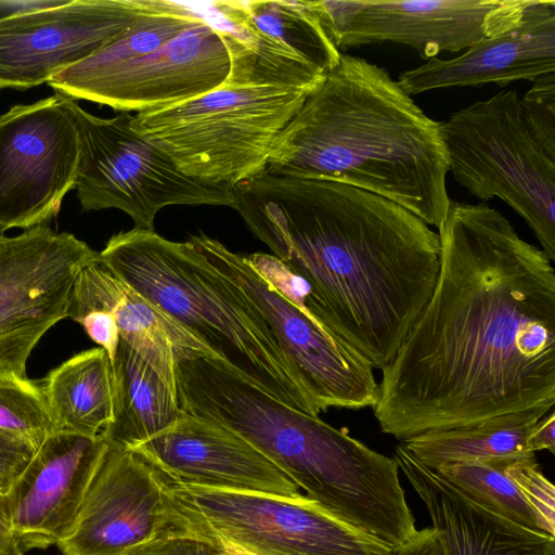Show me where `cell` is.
<instances>
[{
	"mask_svg": "<svg viewBox=\"0 0 555 555\" xmlns=\"http://www.w3.org/2000/svg\"><path fill=\"white\" fill-rule=\"evenodd\" d=\"M433 294L382 370L374 416L405 440L555 403V270L485 203L451 201Z\"/></svg>",
	"mask_w": 555,
	"mask_h": 555,
	"instance_id": "cell-1",
	"label": "cell"
},
{
	"mask_svg": "<svg viewBox=\"0 0 555 555\" xmlns=\"http://www.w3.org/2000/svg\"><path fill=\"white\" fill-rule=\"evenodd\" d=\"M250 232L306 282L291 301L383 370L429 300L438 233L385 197L269 172L232 188Z\"/></svg>",
	"mask_w": 555,
	"mask_h": 555,
	"instance_id": "cell-2",
	"label": "cell"
},
{
	"mask_svg": "<svg viewBox=\"0 0 555 555\" xmlns=\"http://www.w3.org/2000/svg\"><path fill=\"white\" fill-rule=\"evenodd\" d=\"M266 169L374 193L437 229L451 202L440 122L386 69L345 53L280 133Z\"/></svg>",
	"mask_w": 555,
	"mask_h": 555,
	"instance_id": "cell-3",
	"label": "cell"
},
{
	"mask_svg": "<svg viewBox=\"0 0 555 555\" xmlns=\"http://www.w3.org/2000/svg\"><path fill=\"white\" fill-rule=\"evenodd\" d=\"M99 254L111 272L238 376L293 409L320 415L260 311L189 240L134 227L111 236Z\"/></svg>",
	"mask_w": 555,
	"mask_h": 555,
	"instance_id": "cell-4",
	"label": "cell"
},
{
	"mask_svg": "<svg viewBox=\"0 0 555 555\" xmlns=\"http://www.w3.org/2000/svg\"><path fill=\"white\" fill-rule=\"evenodd\" d=\"M230 428L250 442L320 507L391 548L416 533L397 461L322 421L251 390Z\"/></svg>",
	"mask_w": 555,
	"mask_h": 555,
	"instance_id": "cell-5",
	"label": "cell"
},
{
	"mask_svg": "<svg viewBox=\"0 0 555 555\" xmlns=\"http://www.w3.org/2000/svg\"><path fill=\"white\" fill-rule=\"evenodd\" d=\"M312 92L285 86H229L133 115L132 127L184 176L233 188L261 173L273 145Z\"/></svg>",
	"mask_w": 555,
	"mask_h": 555,
	"instance_id": "cell-6",
	"label": "cell"
},
{
	"mask_svg": "<svg viewBox=\"0 0 555 555\" xmlns=\"http://www.w3.org/2000/svg\"><path fill=\"white\" fill-rule=\"evenodd\" d=\"M440 127L456 182L481 203L505 202L555 261V157L530 131L517 92L477 101Z\"/></svg>",
	"mask_w": 555,
	"mask_h": 555,
	"instance_id": "cell-7",
	"label": "cell"
},
{
	"mask_svg": "<svg viewBox=\"0 0 555 555\" xmlns=\"http://www.w3.org/2000/svg\"><path fill=\"white\" fill-rule=\"evenodd\" d=\"M81 155L75 189L85 211L116 208L135 228L154 230L156 214L171 205L236 207L231 186L181 173L158 147L132 127L133 115L94 116L77 103Z\"/></svg>",
	"mask_w": 555,
	"mask_h": 555,
	"instance_id": "cell-8",
	"label": "cell"
},
{
	"mask_svg": "<svg viewBox=\"0 0 555 555\" xmlns=\"http://www.w3.org/2000/svg\"><path fill=\"white\" fill-rule=\"evenodd\" d=\"M165 477L194 532L223 535L258 555H391L395 550L306 495L212 489Z\"/></svg>",
	"mask_w": 555,
	"mask_h": 555,
	"instance_id": "cell-9",
	"label": "cell"
},
{
	"mask_svg": "<svg viewBox=\"0 0 555 555\" xmlns=\"http://www.w3.org/2000/svg\"><path fill=\"white\" fill-rule=\"evenodd\" d=\"M189 241L254 302L320 413L374 408L379 385L373 365L359 351L286 299L246 256L204 233Z\"/></svg>",
	"mask_w": 555,
	"mask_h": 555,
	"instance_id": "cell-10",
	"label": "cell"
},
{
	"mask_svg": "<svg viewBox=\"0 0 555 555\" xmlns=\"http://www.w3.org/2000/svg\"><path fill=\"white\" fill-rule=\"evenodd\" d=\"M65 95L11 107L0 116V231L47 224L75 189L81 131Z\"/></svg>",
	"mask_w": 555,
	"mask_h": 555,
	"instance_id": "cell-11",
	"label": "cell"
},
{
	"mask_svg": "<svg viewBox=\"0 0 555 555\" xmlns=\"http://www.w3.org/2000/svg\"><path fill=\"white\" fill-rule=\"evenodd\" d=\"M530 0H319L321 22L339 51L392 42L424 60L459 52L513 28Z\"/></svg>",
	"mask_w": 555,
	"mask_h": 555,
	"instance_id": "cell-12",
	"label": "cell"
},
{
	"mask_svg": "<svg viewBox=\"0 0 555 555\" xmlns=\"http://www.w3.org/2000/svg\"><path fill=\"white\" fill-rule=\"evenodd\" d=\"M172 532L194 531L165 475L137 452L108 446L74 526L56 545L63 555H120Z\"/></svg>",
	"mask_w": 555,
	"mask_h": 555,
	"instance_id": "cell-13",
	"label": "cell"
},
{
	"mask_svg": "<svg viewBox=\"0 0 555 555\" xmlns=\"http://www.w3.org/2000/svg\"><path fill=\"white\" fill-rule=\"evenodd\" d=\"M157 0H68L0 20V90H25L118 38Z\"/></svg>",
	"mask_w": 555,
	"mask_h": 555,
	"instance_id": "cell-14",
	"label": "cell"
},
{
	"mask_svg": "<svg viewBox=\"0 0 555 555\" xmlns=\"http://www.w3.org/2000/svg\"><path fill=\"white\" fill-rule=\"evenodd\" d=\"M229 69L222 29L204 17L156 51L62 95L139 114L206 94L224 83Z\"/></svg>",
	"mask_w": 555,
	"mask_h": 555,
	"instance_id": "cell-15",
	"label": "cell"
},
{
	"mask_svg": "<svg viewBox=\"0 0 555 555\" xmlns=\"http://www.w3.org/2000/svg\"><path fill=\"white\" fill-rule=\"evenodd\" d=\"M108 449L100 435H50L4 495L25 552L57 544L74 526Z\"/></svg>",
	"mask_w": 555,
	"mask_h": 555,
	"instance_id": "cell-16",
	"label": "cell"
},
{
	"mask_svg": "<svg viewBox=\"0 0 555 555\" xmlns=\"http://www.w3.org/2000/svg\"><path fill=\"white\" fill-rule=\"evenodd\" d=\"M130 450L179 483L302 496L299 487L246 439L182 411L172 426Z\"/></svg>",
	"mask_w": 555,
	"mask_h": 555,
	"instance_id": "cell-17",
	"label": "cell"
},
{
	"mask_svg": "<svg viewBox=\"0 0 555 555\" xmlns=\"http://www.w3.org/2000/svg\"><path fill=\"white\" fill-rule=\"evenodd\" d=\"M99 251L68 232L47 224L0 240V336L33 328L49 331L67 315L78 272Z\"/></svg>",
	"mask_w": 555,
	"mask_h": 555,
	"instance_id": "cell-18",
	"label": "cell"
},
{
	"mask_svg": "<svg viewBox=\"0 0 555 555\" xmlns=\"http://www.w3.org/2000/svg\"><path fill=\"white\" fill-rule=\"evenodd\" d=\"M555 73V1L530 0L509 30L483 40L459 56L433 57L400 74L411 96L437 89L534 81Z\"/></svg>",
	"mask_w": 555,
	"mask_h": 555,
	"instance_id": "cell-19",
	"label": "cell"
},
{
	"mask_svg": "<svg viewBox=\"0 0 555 555\" xmlns=\"http://www.w3.org/2000/svg\"><path fill=\"white\" fill-rule=\"evenodd\" d=\"M393 459L425 504L448 555H555V537L520 527L476 504L402 443Z\"/></svg>",
	"mask_w": 555,
	"mask_h": 555,
	"instance_id": "cell-20",
	"label": "cell"
},
{
	"mask_svg": "<svg viewBox=\"0 0 555 555\" xmlns=\"http://www.w3.org/2000/svg\"><path fill=\"white\" fill-rule=\"evenodd\" d=\"M90 311L112 312L120 339L141 353L159 354L177 362L201 356L216 359L196 337L111 272L100 259L78 272L66 318L77 322Z\"/></svg>",
	"mask_w": 555,
	"mask_h": 555,
	"instance_id": "cell-21",
	"label": "cell"
},
{
	"mask_svg": "<svg viewBox=\"0 0 555 555\" xmlns=\"http://www.w3.org/2000/svg\"><path fill=\"white\" fill-rule=\"evenodd\" d=\"M177 361L141 353L120 339L113 369V417L101 431L108 446L132 449L172 426L181 414Z\"/></svg>",
	"mask_w": 555,
	"mask_h": 555,
	"instance_id": "cell-22",
	"label": "cell"
},
{
	"mask_svg": "<svg viewBox=\"0 0 555 555\" xmlns=\"http://www.w3.org/2000/svg\"><path fill=\"white\" fill-rule=\"evenodd\" d=\"M209 4L225 26L280 43L324 75L339 62L341 52L325 30L314 1L247 0Z\"/></svg>",
	"mask_w": 555,
	"mask_h": 555,
	"instance_id": "cell-23",
	"label": "cell"
},
{
	"mask_svg": "<svg viewBox=\"0 0 555 555\" xmlns=\"http://www.w3.org/2000/svg\"><path fill=\"white\" fill-rule=\"evenodd\" d=\"M57 431L94 437L113 417V369L100 347L74 354L41 380Z\"/></svg>",
	"mask_w": 555,
	"mask_h": 555,
	"instance_id": "cell-24",
	"label": "cell"
},
{
	"mask_svg": "<svg viewBox=\"0 0 555 555\" xmlns=\"http://www.w3.org/2000/svg\"><path fill=\"white\" fill-rule=\"evenodd\" d=\"M550 408L505 413L479 424L444 430L426 431L402 441L424 466H440L530 452L528 438Z\"/></svg>",
	"mask_w": 555,
	"mask_h": 555,
	"instance_id": "cell-25",
	"label": "cell"
},
{
	"mask_svg": "<svg viewBox=\"0 0 555 555\" xmlns=\"http://www.w3.org/2000/svg\"><path fill=\"white\" fill-rule=\"evenodd\" d=\"M205 16L185 4L157 0L127 30L89 57L64 68L47 83L55 93L101 78L118 67L152 53Z\"/></svg>",
	"mask_w": 555,
	"mask_h": 555,
	"instance_id": "cell-26",
	"label": "cell"
},
{
	"mask_svg": "<svg viewBox=\"0 0 555 555\" xmlns=\"http://www.w3.org/2000/svg\"><path fill=\"white\" fill-rule=\"evenodd\" d=\"M230 69L223 85L285 86L315 91L326 75L280 43L220 26Z\"/></svg>",
	"mask_w": 555,
	"mask_h": 555,
	"instance_id": "cell-27",
	"label": "cell"
},
{
	"mask_svg": "<svg viewBox=\"0 0 555 555\" xmlns=\"http://www.w3.org/2000/svg\"><path fill=\"white\" fill-rule=\"evenodd\" d=\"M506 457L450 463L435 472L481 507L520 527L541 532L531 508L506 470Z\"/></svg>",
	"mask_w": 555,
	"mask_h": 555,
	"instance_id": "cell-28",
	"label": "cell"
},
{
	"mask_svg": "<svg viewBox=\"0 0 555 555\" xmlns=\"http://www.w3.org/2000/svg\"><path fill=\"white\" fill-rule=\"evenodd\" d=\"M56 431L41 380L27 376L0 378V434L21 440L36 450Z\"/></svg>",
	"mask_w": 555,
	"mask_h": 555,
	"instance_id": "cell-29",
	"label": "cell"
},
{
	"mask_svg": "<svg viewBox=\"0 0 555 555\" xmlns=\"http://www.w3.org/2000/svg\"><path fill=\"white\" fill-rule=\"evenodd\" d=\"M506 470L531 508L541 532L555 537V491L543 476L533 452L511 454Z\"/></svg>",
	"mask_w": 555,
	"mask_h": 555,
	"instance_id": "cell-30",
	"label": "cell"
},
{
	"mask_svg": "<svg viewBox=\"0 0 555 555\" xmlns=\"http://www.w3.org/2000/svg\"><path fill=\"white\" fill-rule=\"evenodd\" d=\"M520 108L532 134L555 157V73L533 81L520 99Z\"/></svg>",
	"mask_w": 555,
	"mask_h": 555,
	"instance_id": "cell-31",
	"label": "cell"
},
{
	"mask_svg": "<svg viewBox=\"0 0 555 555\" xmlns=\"http://www.w3.org/2000/svg\"><path fill=\"white\" fill-rule=\"evenodd\" d=\"M120 555H224L214 535L172 532L158 535Z\"/></svg>",
	"mask_w": 555,
	"mask_h": 555,
	"instance_id": "cell-32",
	"label": "cell"
},
{
	"mask_svg": "<svg viewBox=\"0 0 555 555\" xmlns=\"http://www.w3.org/2000/svg\"><path fill=\"white\" fill-rule=\"evenodd\" d=\"M48 331L33 328L0 336V378L25 377L28 358Z\"/></svg>",
	"mask_w": 555,
	"mask_h": 555,
	"instance_id": "cell-33",
	"label": "cell"
},
{
	"mask_svg": "<svg viewBox=\"0 0 555 555\" xmlns=\"http://www.w3.org/2000/svg\"><path fill=\"white\" fill-rule=\"evenodd\" d=\"M35 449L27 443L0 434V493L7 494L31 459Z\"/></svg>",
	"mask_w": 555,
	"mask_h": 555,
	"instance_id": "cell-34",
	"label": "cell"
},
{
	"mask_svg": "<svg viewBox=\"0 0 555 555\" xmlns=\"http://www.w3.org/2000/svg\"><path fill=\"white\" fill-rule=\"evenodd\" d=\"M86 334L114 360L120 341L116 319L108 311H90L77 320Z\"/></svg>",
	"mask_w": 555,
	"mask_h": 555,
	"instance_id": "cell-35",
	"label": "cell"
},
{
	"mask_svg": "<svg viewBox=\"0 0 555 555\" xmlns=\"http://www.w3.org/2000/svg\"><path fill=\"white\" fill-rule=\"evenodd\" d=\"M391 555H448L435 528L417 530L405 544L393 550Z\"/></svg>",
	"mask_w": 555,
	"mask_h": 555,
	"instance_id": "cell-36",
	"label": "cell"
},
{
	"mask_svg": "<svg viewBox=\"0 0 555 555\" xmlns=\"http://www.w3.org/2000/svg\"><path fill=\"white\" fill-rule=\"evenodd\" d=\"M530 452L548 450L555 452V412L551 410L534 426L528 438Z\"/></svg>",
	"mask_w": 555,
	"mask_h": 555,
	"instance_id": "cell-37",
	"label": "cell"
},
{
	"mask_svg": "<svg viewBox=\"0 0 555 555\" xmlns=\"http://www.w3.org/2000/svg\"><path fill=\"white\" fill-rule=\"evenodd\" d=\"M13 529L4 494L0 493V555H25Z\"/></svg>",
	"mask_w": 555,
	"mask_h": 555,
	"instance_id": "cell-38",
	"label": "cell"
},
{
	"mask_svg": "<svg viewBox=\"0 0 555 555\" xmlns=\"http://www.w3.org/2000/svg\"><path fill=\"white\" fill-rule=\"evenodd\" d=\"M68 0H0V20L63 5Z\"/></svg>",
	"mask_w": 555,
	"mask_h": 555,
	"instance_id": "cell-39",
	"label": "cell"
},
{
	"mask_svg": "<svg viewBox=\"0 0 555 555\" xmlns=\"http://www.w3.org/2000/svg\"><path fill=\"white\" fill-rule=\"evenodd\" d=\"M214 535L219 542L224 555H258L244 546L233 542L232 540L216 533H203L202 535Z\"/></svg>",
	"mask_w": 555,
	"mask_h": 555,
	"instance_id": "cell-40",
	"label": "cell"
},
{
	"mask_svg": "<svg viewBox=\"0 0 555 555\" xmlns=\"http://www.w3.org/2000/svg\"><path fill=\"white\" fill-rule=\"evenodd\" d=\"M4 236V233L0 231V240Z\"/></svg>",
	"mask_w": 555,
	"mask_h": 555,
	"instance_id": "cell-41",
	"label": "cell"
}]
</instances>
